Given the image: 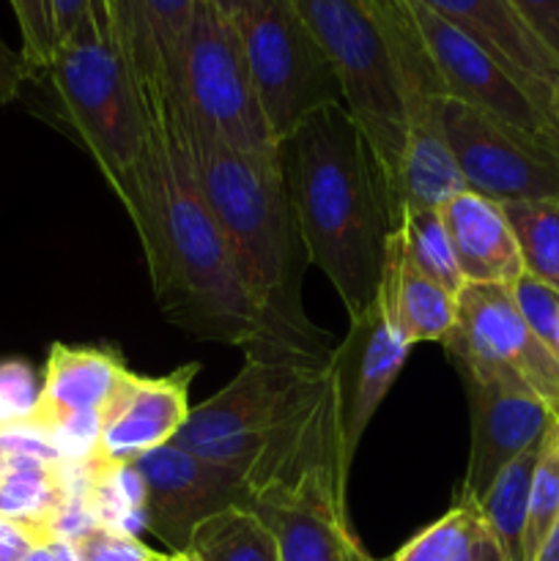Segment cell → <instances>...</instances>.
<instances>
[{
  "label": "cell",
  "mask_w": 559,
  "mask_h": 561,
  "mask_svg": "<svg viewBox=\"0 0 559 561\" xmlns=\"http://www.w3.org/2000/svg\"><path fill=\"white\" fill-rule=\"evenodd\" d=\"M115 197L137 230L162 316L195 340L263 354L266 316L203 201L173 115H153L151 140Z\"/></svg>",
  "instance_id": "cell-1"
},
{
  "label": "cell",
  "mask_w": 559,
  "mask_h": 561,
  "mask_svg": "<svg viewBox=\"0 0 559 561\" xmlns=\"http://www.w3.org/2000/svg\"><path fill=\"white\" fill-rule=\"evenodd\" d=\"M186 151L206 206L212 208L236 257L241 279L266 316V348L258 356L327 365L332 348L301 307V272L307 266L299 222L290 203L283 153L261 157L225 146L181 107L168 110Z\"/></svg>",
  "instance_id": "cell-2"
},
{
  "label": "cell",
  "mask_w": 559,
  "mask_h": 561,
  "mask_svg": "<svg viewBox=\"0 0 559 561\" xmlns=\"http://www.w3.org/2000/svg\"><path fill=\"white\" fill-rule=\"evenodd\" d=\"M283 162L307 263L332 283L349 318L360 316L376 299L400 217L387 173L343 104L312 113L283 142Z\"/></svg>",
  "instance_id": "cell-3"
},
{
  "label": "cell",
  "mask_w": 559,
  "mask_h": 561,
  "mask_svg": "<svg viewBox=\"0 0 559 561\" xmlns=\"http://www.w3.org/2000/svg\"><path fill=\"white\" fill-rule=\"evenodd\" d=\"M332 367L290 356H244L239 376L190 411L173 444L263 485L321 414Z\"/></svg>",
  "instance_id": "cell-4"
},
{
  "label": "cell",
  "mask_w": 559,
  "mask_h": 561,
  "mask_svg": "<svg viewBox=\"0 0 559 561\" xmlns=\"http://www.w3.org/2000/svg\"><path fill=\"white\" fill-rule=\"evenodd\" d=\"M294 3L327 53L345 113L373 146L398 201V173L406 146L403 58L417 36L409 0Z\"/></svg>",
  "instance_id": "cell-5"
},
{
  "label": "cell",
  "mask_w": 559,
  "mask_h": 561,
  "mask_svg": "<svg viewBox=\"0 0 559 561\" xmlns=\"http://www.w3.org/2000/svg\"><path fill=\"white\" fill-rule=\"evenodd\" d=\"M42 77L49 80L66 129L118 192L151 140L153 115L110 36L102 0H91L80 25L60 38Z\"/></svg>",
  "instance_id": "cell-6"
},
{
  "label": "cell",
  "mask_w": 559,
  "mask_h": 561,
  "mask_svg": "<svg viewBox=\"0 0 559 561\" xmlns=\"http://www.w3.org/2000/svg\"><path fill=\"white\" fill-rule=\"evenodd\" d=\"M233 22L258 102L280 146L312 113L343 104L332 64L294 0H244Z\"/></svg>",
  "instance_id": "cell-7"
},
{
  "label": "cell",
  "mask_w": 559,
  "mask_h": 561,
  "mask_svg": "<svg viewBox=\"0 0 559 561\" xmlns=\"http://www.w3.org/2000/svg\"><path fill=\"white\" fill-rule=\"evenodd\" d=\"M181 104L236 151L261 157L283 153L258 102L236 22L201 0L181 60Z\"/></svg>",
  "instance_id": "cell-8"
},
{
  "label": "cell",
  "mask_w": 559,
  "mask_h": 561,
  "mask_svg": "<svg viewBox=\"0 0 559 561\" xmlns=\"http://www.w3.org/2000/svg\"><path fill=\"white\" fill-rule=\"evenodd\" d=\"M409 5L449 99L469 104L559 153V115L554 102L557 93L546 96L535 91L475 38L417 0H409Z\"/></svg>",
  "instance_id": "cell-9"
},
{
  "label": "cell",
  "mask_w": 559,
  "mask_h": 561,
  "mask_svg": "<svg viewBox=\"0 0 559 561\" xmlns=\"http://www.w3.org/2000/svg\"><path fill=\"white\" fill-rule=\"evenodd\" d=\"M444 351L458 370L469 367L518 378L559 420V362L524 321L510 288L466 283Z\"/></svg>",
  "instance_id": "cell-10"
},
{
  "label": "cell",
  "mask_w": 559,
  "mask_h": 561,
  "mask_svg": "<svg viewBox=\"0 0 559 561\" xmlns=\"http://www.w3.org/2000/svg\"><path fill=\"white\" fill-rule=\"evenodd\" d=\"M444 131L466 190L493 203L559 197V153L447 96Z\"/></svg>",
  "instance_id": "cell-11"
},
{
  "label": "cell",
  "mask_w": 559,
  "mask_h": 561,
  "mask_svg": "<svg viewBox=\"0 0 559 561\" xmlns=\"http://www.w3.org/2000/svg\"><path fill=\"white\" fill-rule=\"evenodd\" d=\"M142 480V529L168 553L190 551L197 526L230 507H250L244 474L197 458L179 444H164L132 463Z\"/></svg>",
  "instance_id": "cell-12"
},
{
  "label": "cell",
  "mask_w": 559,
  "mask_h": 561,
  "mask_svg": "<svg viewBox=\"0 0 559 561\" xmlns=\"http://www.w3.org/2000/svg\"><path fill=\"white\" fill-rule=\"evenodd\" d=\"M458 373L469 394L471 447L464 485L455 499L480 502L504 466L543 442L554 414L518 378L469 367Z\"/></svg>",
  "instance_id": "cell-13"
},
{
  "label": "cell",
  "mask_w": 559,
  "mask_h": 561,
  "mask_svg": "<svg viewBox=\"0 0 559 561\" xmlns=\"http://www.w3.org/2000/svg\"><path fill=\"white\" fill-rule=\"evenodd\" d=\"M411 345L400 337L381 299H373L360 316L351 318L349 334L332 348V373L338 387L340 431L345 463H354L362 436L381 409L384 398L398 381Z\"/></svg>",
  "instance_id": "cell-14"
},
{
  "label": "cell",
  "mask_w": 559,
  "mask_h": 561,
  "mask_svg": "<svg viewBox=\"0 0 559 561\" xmlns=\"http://www.w3.org/2000/svg\"><path fill=\"white\" fill-rule=\"evenodd\" d=\"M110 36L151 115L181 104V60L197 0H102Z\"/></svg>",
  "instance_id": "cell-15"
},
{
  "label": "cell",
  "mask_w": 559,
  "mask_h": 561,
  "mask_svg": "<svg viewBox=\"0 0 559 561\" xmlns=\"http://www.w3.org/2000/svg\"><path fill=\"white\" fill-rule=\"evenodd\" d=\"M201 365H181L159 378L129 373L124 389L99 416L93 463L129 466L151 449L173 444L190 420V387Z\"/></svg>",
  "instance_id": "cell-16"
},
{
  "label": "cell",
  "mask_w": 559,
  "mask_h": 561,
  "mask_svg": "<svg viewBox=\"0 0 559 561\" xmlns=\"http://www.w3.org/2000/svg\"><path fill=\"white\" fill-rule=\"evenodd\" d=\"M124 356L104 345L55 343L44 365L38 400L25 425L49 433L77 416L107 409L129 378Z\"/></svg>",
  "instance_id": "cell-17"
},
{
  "label": "cell",
  "mask_w": 559,
  "mask_h": 561,
  "mask_svg": "<svg viewBox=\"0 0 559 561\" xmlns=\"http://www.w3.org/2000/svg\"><path fill=\"white\" fill-rule=\"evenodd\" d=\"M442 16L460 33L475 38L493 58L535 91L554 96L559 85V60L535 33L526 27L510 0H417Z\"/></svg>",
  "instance_id": "cell-18"
},
{
  "label": "cell",
  "mask_w": 559,
  "mask_h": 561,
  "mask_svg": "<svg viewBox=\"0 0 559 561\" xmlns=\"http://www.w3.org/2000/svg\"><path fill=\"white\" fill-rule=\"evenodd\" d=\"M455 261L469 285H510L524 274L518 244L499 203L464 190L438 206Z\"/></svg>",
  "instance_id": "cell-19"
},
{
  "label": "cell",
  "mask_w": 559,
  "mask_h": 561,
  "mask_svg": "<svg viewBox=\"0 0 559 561\" xmlns=\"http://www.w3.org/2000/svg\"><path fill=\"white\" fill-rule=\"evenodd\" d=\"M376 296L411 348L420 343H447L458 316V296L414 266L403 250L398 225L389 236Z\"/></svg>",
  "instance_id": "cell-20"
},
{
  "label": "cell",
  "mask_w": 559,
  "mask_h": 561,
  "mask_svg": "<svg viewBox=\"0 0 559 561\" xmlns=\"http://www.w3.org/2000/svg\"><path fill=\"white\" fill-rule=\"evenodd\" d=\"M537 449H540V444L526 449L510 466H504L497 480L491 482V488L477 502L482 524L502 551L504 561H524L521 559V542H524L526 513H529V488L532 474H535Z\"/></svg>",
  "instance_id": "cell-21"
},
{
  "label": "cell",
  "mask_w": 559,
  "mask_h": 561,
  "mask_svg": "<svg viewBox=\"0 0 559 561\" xmlns=\"http://www.w3.org/2000/svg\"><path fill=\"white\" fill-rule=\"evenodd\" d=\"M190 551L197 561H280L272 529L250 507H230L197 526Z\"/></svg>",
  "instance_id": "cell-22"
},
{
  "label": "cell",
  "mask_w": 559,
  "mask_h": 561,
  "mask_svg": "<svg viewBox=\"0 0 559 561\" xmlns=\"http://www.w3.org/2000/svg\"><path fill=\"white\" fill-rule=\"evenodd\" d=\"M518 244L524 272L559 290V197L499 203Z\"/></svg>",
  "instance_id": "cell-23"
},
{
  "label": "cell",
  "mask_w": 559,
  "mask_h": 561,
  "mask_svg": "<svg viewBox=\"0 0 559 561\" xmlns=\"http://www.w3.org/2000/svg\"><path fill=\"white\" fill-rule=\"evenodd\" d=\"M398 233L406 255L414 261V266L458 296L466 279L455 261L438 208H400Z\"/></svg>",
  "instance_id": "cell-24"
},
{
  "label": "cell",
  "mask_w": 559,
  "mask_h": 561,
  "mask_svg": "<svg viewBox=\"0 0 559 561\" xmlns=\"http://www.w3.org/2000/svg\"><path fill=\"white\" fill-rule=\"evenodd\" d=\"M486 531L477 502L455 499L453 507L411 537L389 561H460Z\"/></svg>",
  "instance_id": "cell-25"
},
{
  "label": "cell",
  "mask_w": 559,
  "mask_h": 561,
  "mask_svg": "<svg viewBox=\"0 0 559 561\" xmlns=\"http://www.w3.org/2000/svg\"><path fill=\"white\" fill-rule=\"evenodd\" d=\"M142 502L146 491L135 466L93 463L88 504L102 529L137 535V529H142Z\"/></svg>",
  "instance_id": "cell-26"
},
{
  "label": "cell",
  "mask_w": 559,
  "mask_h": 561,
  "mask_svg": "<svg viewBox=\"0 0 559 561\" xmlns=\"http://www.w3.org/2000/svg\"><path fill=\"white\" fill-rule=\"evenodd\" d=\"M559 518V420L543 436L537 449L535 474L529 488V513H526L524 542H521V559L535 561L537 551L546 542L548 531Z\"/></svg>",
  "instance_id": "cell-27"
},
{
  "label": "cell",
  "mask_w": 559,
  "mask_h": 561,
  "mask_svg": "<svg viewBox=\"0 0 559 561\" xmlns=\"http://www.w3.org/2000/svg\"><path fill=\"white\" fill-rule=\"evenodd\" d=\"M22 36V60L33 77H42L53 64L58 33H55L53 0H9Z\"/></svg>",
  "instance_id": "cell-28"
},
{
  "label": "cell",
  "mask_w": 559,
  "mask_h": 561,
  "mask_svg": "<svg viewBox=\"0 0 559 561\" xmlns=\"http://www.w3.org/2000/svg\"><path fill=\"white\" fill-rule=\"evenodd\" d=\"M38 400L33 370L25 362H0V411L9 425L27 422Z\"/></svg>",
  "instance_id": "cell-29"
},
{
  "label": "cell",
  "mask_w": 559,
  "mask_h": 561,
  "mask_svg": "<svg viewBox=\"0 0 559 561\" xmlns=\"http://www.w3.org/2000/svg\"><path fill=\"white\" fill-rule=\"evenodd\" d=\"M82 561H157L159 553L142 546L135 535L115 529H93L85 540L77 542Z\"/></svg>",
  "instance_id": "cell-30"
},
{
  "label": "cell",
  "mask_w": 559,
  "mask_h": 561,
  "mask_svg": "<svg viewBox=\"0 0 559 561\" xmlns=\"http://www.w3.org/2000/svg\"><path fill=\"white\" fill-rule=\"evenodd\" d=\"M510 5L559 60V0H510Z\"/></svg>",
  "instance_id": "cell-31"
},
{
  "label": "cell",
  "mask_w": 559,
  "mask_h": 561,
  "mask_svg": "<svg viewBox=\"0 0 559 561\" xmlns=\"http://www.w3.org/2000/svg\"><path fill=\"white\" fill-rule=\"evenodd\" d=\"M27 80H31V71H27L22 55L14 53V49L0 38V107L14 102Z\"/></svg>",
  "instance_id": "cell-32"
},
{
  "label": "cell",
  "mask_w": 559,
  "mask_h": 561,
  "mask_svg": "<svg viewBox=\"0 0 559 561\" xmlns=\"http://www.w3.org/2000/svg\"><path fill=\"white\" fill-rule=\"evenodd\" d=\"M33 546L36 540L25 526L0 518V561H22Z\"/></svg>",
  "instance_id": "cell-33"
},
{
  "label": "cell",
  "mask_w": 559,
  "mask_h": 561,
  "mask_svg": "<svg viewBox=\"0 0 559 561\" xmlns=\"http://www.w3.org/2000/svg\"><path fill=\"white\" fill-rule=\"evenodd\" d=\"M88 9H91V0H53L58 42L69 36V33L80 25V20L88 14Z\"/></svg>",
  "instance_id": "cell-34"
},
{
  "label": "cell",
  "mask_w": 559,
  "mask_h": 561,
  "mask_svg": "<svg viewBox=\"0 0 559 561\" xmlns=\"http://www.w3.org/2000/svg\"><path fill=\"white\" fill-rule=\"evenodd\" d=\"M535 561H559V518L557 524H554V529L548 531L546 542H543V548L537 551Z\"/></svg>",
  "instance_id": "cell-35"
},
{
  "label": "cell",
  "mask_w": 559,
  "mask_h": 561,
  "mask_svg": "<svg viewBox=\"0 0 559 561\" xmlns=\"http://www.w3.org/2000/svg\"><path fill=\"white\" fill-rule=\"evenodd\" d=\"M201 3H208L212 9H217L219 14L228 16V20H236L241 11V5H244V0H201Z\"/></svg>",
  "instance_id": "cell-36"
},
{
  "label": "cell",
  "mask_w": 559,
  "mask_h": 561,
  "mask_svg": "<svg viewBox=\"0 0 559 561\" xmlns=\"http://www.w3.org/2000/svg\"><path fill=\"white\" fill-rule=\"evenodd\" d=\"M22 561H58V557H55L53 542L47 540V542H36V546L25 553V559Z\"/></svg>",
  "instance_id": "cell-37"
},
{
  "label": "cell",
  "mask_w": 559,
  "mask_h": 561,
  "mask_svg": "<svg viewBox=\"0 0 559 561\" xmlns=\"http://www.w3.org/2000/svg\"><path fill=\"white\" fill-rule=\"evenodd\" d=\"M546 345H548V348H551V354L557 356V362H559V318H557V323H554L551 334H548V337H546Z\"/></svg>",
  "instance_id": "cell-38"
},
{
  "label": "cell",
  "mask_w": 559,
  "mask_h": 561,
  "mask_svg": "<svg viewBox=\"0 0 559 561\" xmlns=\"http://www.w3.org/2000/svg\"><path fill=\"white\" fill-rule=\"evenodd\" d=\"M159 561H197V557L192 551H179V553H162Z\"/></svg>",
  "instance_id": "cell-39"
},
{
  "label": "cell",
  "mask_w": 559,
  "mask_h": 561,
  "mask_svg": "<svg viewBox=\"0 0 559 561\" xmlns=\"http://www.w3.org/2000/svg\"><path fill=\"white\" fill-rule=\"evenodd\" d=\"M554 102H557V115H559V85H557V96H554Z\"/></svg>",
  "instance_id": "cell-40"
},
{
  "label": "cell",
  "mask_w": 559,
  "mask_h": 561,
  "mask_svg": "<svg viewBox=\"0 0 559 561\" xmlns=\"http://www.w3.org/2000/svg\"><path fill=\"white\" fill-rule=\"evenodd\" d=\"M159 559H162V553H159ZM159 559H157V561H159Z\"/></svg>",
  "instance_id": "cell-41"
}]
</instances>
